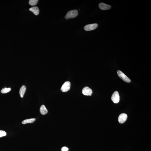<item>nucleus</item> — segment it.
Instances as JSON below:
<instances>
[{"label":"nucleus","instance_id":"1","mask_svg":"<svg viewBox=\"0 0 151 151\" xmlns=\"http://www.w3.org/2000/svg\"><path fill=\"white\" fill-rule=\"evenodd\" d=\"M78 15V12L77 10H75L69 11L65 16V18L66 20L70 19L75 18Z\"/></svg>","mask_w":151,"mask_h":151},{"label":"nucleus","instance_id":"2","mask_svg":"<svg viewBox=\"0 0 151 151\" xmlns=\"http://www.w3.org/2000/svg\"><path fill=\"white\" fill-rule=\"evenodd\" d=\"M118 76L123 81L126 83H130L131 82V80L127 76L124 74L120 70H118L117 72Z\"/></svg>","mask_w":151,"mask_h":151},{"label":"nucleus","instance_id":"3","mask_svg":"<svg viewBox=\"0 0 151 151\" xmlns=\"http://www.w3.org/2000/svg\"><path fill=\"white\" fill-rule=\"evenodd\" d=\"M111 100L115 103H118L119 102L120 97L118 91H115L112 94L111 97Z\"/></svg>","mask_w":151,"mask_h":151},{"label":"nucleus","instance_id":"4","mask_svg":"<svg viewBox=\"0 0 151 151\" xmlns=\"http://www.w3.org/2000/svg\"><path fill=\"white\" fill-rule=\"evenodd\" d=\"M98 26V25L97 24H89L85 26L84 30L87 31H91L96 29Z\"/></svg>","mask_w":151,"mask_h":151},{"label":"nucleus","instance_id":"5","mask_svg":"<svg viewBox=\"0 0 151 151\" xmlns=\"http://www.w3.org/2000/svg\"><path fill=\"white\" fill-rule=\"evenodd\" d=\"M70 81H67L64 83L61 88L62 92H66L70 90Z\"/></svg>","mask_w":151,"mask_h":151},{"label":"nucleus","instance_id":"6","mask_svg":"<svg viewBox=\"0 0 151 151\" xmlns=\"http://www.w3.org/2000/svg\"><path fill=\"white\" fill-rule=\"evenodd\" d=\"M82 93L85 96H91L92 93V91L90 88L86 86L83 89Z\"/></svg>","mask_w":151,"mask_h":151},{"label":"nucleus","instance_id":"7","mask_svg":"<svg viewBox=\"0 0 151 151\" xmlns=\"http://www.w3.org/2000/svg\"><path fill=\"white\" fill-rule=\"evenodd\" d=\"M128 118V116L126 114L122 113L119 116L118 118V121L120 123H123L126 121Z\"/></svg>","mask_w":151,"mask_h":151},{"label":"nucleus","instance_id":"8","mask_svg":"<svg viewBox=\"0 0 151 151\" xmlns=\"http://www.w3.org/2000/svg\"><path fill=\"white\" fill-rule=\"evenodd\" d=\"M99 7L102 10H106L110 9L111 6L103 3H101L99 5Z\"/></svg>","mask_w":151,"mask_h":151},{"label":"nucleus","instance_id":"9","mask_svg":"<svg viewBox=\"0 0 151 151\" xmlns=\"http://www.w3.org/2000/svg\"><path fill=\"white\" fill-rule=\"evenodd\" d=\"M29 10L33 12L35 15H37L39 14V10L37 7H34L30 8Z\"/></svg>","mask_w":151,"mask_h":151},{"label":"nucleus","instance_id":"10","mask_svg":"<svg viewBox=\"0 0 151 151\" xmlns=\"http://www.w3.org/2000/svg\"><path fill=\"white\" fill-rule=\"evenodd\" d=\"M40 112L41 114L45 115L48 113V111L44 105L41 106L40 109Z\"/></svg>","mask_w":151,"mask_h":151},{"label":"nucleus","instance_id":"11","mask_svg":"<svg viewBox=\"0 0 151 151\" xmlns=\"http://www.w3.org/2000/svg\"><path fill=\"white\" fill-rule=\"evenodd\" d=\"M26 90V86H22L20 88V94L21 97L23 98Z\"/></svg>","mask_w":151,"mask_h":151},{"label":"nucleus","instance_id":"12","mask_svg":"<svg viewBox=\"0 0 151 151\" xmlns=\"http://www.w3.org/2000/svg\"><path fill=\"white\" fill-rule=\"evenodd\" d=\"M35 120H36V119L35 118L28 119L23 120L22 122V124H25L28 123H32L34 122Z\"/></svg>","mask_w":151,"mask_h":151},{"label":"nucleus","instance_id":"13","mask_svg":"<svg viewBox=\"0 0 151 151\" xmlns=\"http://www.w3.org/2000/svg\"><path fill=\"white\" fill-rule=\"evenodd\" d=\"M11 90V89L10 88H5L1 90V92L2 94H6L10 91Z\"/></svg>","mask_w":151,"mask_h":151},{"label":"nucleus","instance_id":"14","mask_svg":"<svg viewBox=\"0 0 151 151\" xmlns=\"http://www.w3.org/2000/svg\"><path fill=\"white\" fill-rule=\"evenodd\" d=\"M38 0H30L29 1V4L32 6H35L37 4Z\"/></svg>","mask_w":151,"mask_h":151},{"label":"nucleus","instance_id":"15","mask_svg":"<svg viewBox=\"0 0 151 151\" xmlns=\"http://www.w3.org/2000/svg\"><path fill=\"white\" fill-rule=\"evenodd\" d=\"M7 135V133L6 132L0 130V137H3V136H5Z\"/></svg>","mask_w":151,"mask_h":151},{"label":"nucleus","instance_id":"16","mask_svg":"<svg viewBox=\"0 0 151 151\" xmlns=\"http://www.w3.org/2000/svg\"><path fill=\"white\" fill-rule=\"evenodd\" d=\"M69 149L68 148L65 147H63L61 149L62 151H67Z\"/></svg>","mask_w":151,"mask_h":151}]
</instances>
